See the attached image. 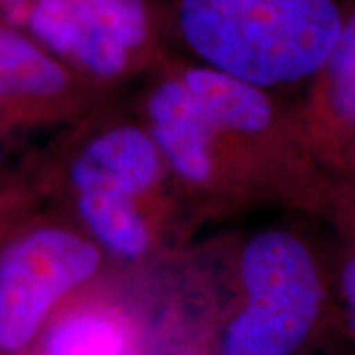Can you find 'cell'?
<instances>
[{"label": "cell", "mask_w": 355, "mask_h": 355, "mask_svg": "<svg viewBox=\"0 0 355 355\" xmlns=\"http://www.w3.org/2000/svg\"><path fill=\"white\" fill-rule=\"evenodd\" d=\"M130 111L156 142L191 223L254 209L322 219L330 176L296 103L166 53L139 81Z\"/></svg>", "instance_id": "6da1fadb"}, {"label": "cell", "mask_w": 355, "mask_h": 355, "mask_svg": "<svg viewBox=\"0 0 355 355\" xmlns=\"http://www.w3.org/2000/svg\"><path fill=\"white\" fill-rule=\"evenodd\" d=\"M113 103L64 128L38 186L109 261L140 265L176 245L191 219L148 130Z\"/></svg>", "instance_id": "7a4b0ae2"}, {"label": "cell", "mask_w": 355, "mask_h": 355, "mask_svg": "<svg viewBox=\"0 0 355 355\" xmlns=\"http://www.w3.org/2000/svg\"><path fill=\"white\" fill-rule=\"evenodd\" d=\"M345 0H154L166 50L282 95L324 64Z\"/></svg>", "instance_id": "3957f363"}, {"label": "cell", "mask_w": 355, "mask_h": 355, "mask_svg": "<svg viewBox=\"0 0 355 355\" xmlns=\"http://www.w3.org/2000/svg\"><path fill=\"white\" fill-rule=\"evenodd\" d=\"M331 336H342L331 253L294 227L247 235L231 254L214 355L318 354Z\"/></svg>", "instance_id": "277c9868"}, {"label": "cell", "mask_w": 355, "mask_h": 355, "mask_svg": "<svg viewBox=\"0 0 355 355\" xmlns=\"http://www.w3.org/2000/svg\"><path fill=\"white\" fill-rule=\"evenodd\" d=\"M14 16L30 38L107 97L170 53L154 0H30Z\"/></svg>", "instance_id": "5b68a950"}, {"label": "cell", "mask_w": 355, "mask_h": 355, "mask_svg": "<svg viewBox=\"0 0 355 355\" xmlns=\"http://www.w3.org/2000/svg\"><path fill=\"white\" fill-rule=\"evenodd\" d=\"M103 249L65 216H18L0 235V355H20L53 312L99 282Z\"/></svg>", "instance_id": "8992f818"}, {"label": "cell", "mask_w": 355, "mask_h": 355, "mask_svg": "<svg viewBox=\"0 0 355 355\" xmlns=\"http://www.w3.org/2000/svg\"><path fill=\"white\" fill-rule=\"evenodd\" d=\"M111 99L73 76L22 28L0 22V123L67 128Z\"/></svg>", "instance_id": "52a82bcc"}, {"label": "cell", "mask_w": 355, "mask_h": 355, "mask_svg": "<svg viewBox=\"0 0 355 355\" xmlns=\"http://www.w3.org/2000/svg\"><path fill=\"white\" fill-rule=\"evenodd\" d=\"M308 142L328 176L355 168V0L343 2L342 24L316 76L296 103Z\"/></svg>", "instance_id": "ba28073f"}, {"label": "cell", "mask_w": 355, "mask_h": 355, "mask_svg": "<svg viewBox=\"0 0 355 355\" xmlns=\"http://www.w3.org/2000/svg\"><path fill=\"white\" fill-rule=\"evenodd\" d=\"M20 355H146L139 314L101 280L73 294Z\"/></svg>", "instance_id": "9c48e42d"}, {"label": "cell", "mask_w": 355, "mask_h": 355, "mask_svg": "<svg viewBox=\"0 0 355 355\" xmlns=\"http://www.w3.org/2000/svg\"><path fill=\"white\" fill-rule=\"evenodd\" d=\"M322 219L334 227L342 245L355 249V174L330 176Z\"/></svg>", "instance_id": "30bf717a"}, {"label": "cell", "mask_w": 355, "mask_h": 355, "mask_svg": "<svg viewBox=\"0 0 355 355\" xmlns=\"http://www.w3.org/2000/svg\"><path fill=\"white\" fill-rule=\"evenodd\" d=\"M334 257V282H336V300L340 314L342 338L352 343L355 355V249L340 243L331 251Z\"/></svg>", "instance_id": "8fae6325"}, {"label": "cell", "mask_w": 355, "mask_h": 355, "mask_svg": "<svg viewBox=\"0 0 355 355\" xmlns=\"http://www.w3.org/2000/svg\"><path fill=\"white\" fill-rule=\"evenodd\" d=\"M26 209V193H10L0 202V235Z\"/></svg>", "instance_id": "7c38bea8"}, {"label": "cell", "mask_w": 355, "mask_h": 355, "mask_svg": "<svg viewBox=\"0 0 355 355\" xmlns=\"http://www.w3.org/2000/svg\"><path fill=\"white\" fill-rule=\"evenodd\" d=\"M28 2H30V0H0V4H4L12 14L18 12V10H20L24 4H28Z\"/></svg>", "instance_id": "4fadbf2b"}, {"label": "cell", "mask_w": 355, "mask_h": 355, "mask_svg": "<svg viewBox=\"0 0 355 355\" xmlns=\"http://www.w3.org/2000/svg\"><path fill=\"white\" fill-rule=\"evenodd\" d=\"M349 174H355V168H354V172H349Z\"/></svg>", "instance_id": "5bb4252c"}, {"label": "cell", "mask_w": 355, "mask_h": 355, "mask_svg": "<svg viewBox=\"0 0 355 355\" xmlns=\"http://www.w3.org/2000/svg\"><path fill=\"white\" fill-rule=\"evenodd\" d=\"M306 355H318V354H306Z\"/></svg>", "instance_id": "9a60e30c"}]
</instances>
